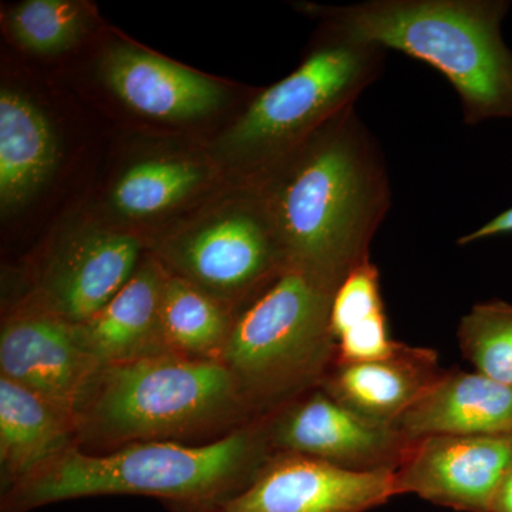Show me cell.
Masks as SVG:
<instances>
[{"label":"cell","instance_id":"obj_20","mask_svg":"<svg viewBox=\"0 0 512 512\" xmlns=\"http://www.w3.org/2000/svg\"><path fill=\"white\" fill-rule=\"evenodd\" d=\"M202 178L200 168L188 161H144L121 175L111 201L126 217H148L183 200Z\"/></svg>","mask_w":512,"mask_h":512},{"label":"cell","instance_id":"obj_9","mask_svg":"<svg viewBox=\"0 0 512 512\" xmlns=\"http://www.w3.org/2000/svg\"><path fill=\"white\" fill-rule=\"evenodd\" d=\"M511 466L512 437H424L393 471L394 488L457 512H491Z\"/></svg>","mask_w":512,"mask_h":512},{"label":"cell","instance_id":"obj_16","mask_svg":"<svg viewBox=\"0 0 512 512\" xmlns=\"http://www.w3.org/2000/svg\"><path fill=\"white\" fill-rule=\"evenodd\" d=\"M167 276L157 262L138 266L103 309L82 325H74L84 349L100 369L168 353L160 320Z\"/></svg>","mask_w":512,"mask_h":512},{"label":"cell","instance_id":"obj_3","mask_svg":"<svg viewBox=\"0 0 512 512\" xmlns=\"http://www.w3.org/2000/svg\"><path fill=\"white\" fill-rule=\"evenodd\" d=\"M507 0H367L312 6L326 32L394 49L439 70L460 96L463 120L512 119V52L501 36Z\"/></svg>","mask_w":512,"mask_h":512},{"label":"cell","instance_id":"obj_24","mask_svg":"<svg viewBox=\"0 0 512 512\" xmlns=\"http://www.w3.org/2000/svg\"><path fill=\"white\" fill-rule=\"evenodd\" d=\"M338 352L335 362L362 363L392 355L399 342L390 339L386 313L357 323L336 339Z\"/></svg>","mask_w":512,"mask_h":512},{"label":"cell","instance_id":"obj_8","mask_svg":"<svg viewBox=\"0 0 512 512\" xmlns=\"http://www.w3.org/2000/svg\"><path fill=\"white\" fill-rule=\"evenodd\" d=\"M275 454L315 458L352 471H394L412 441L366 419L316 387L265 414Z\"/></svg>","mask_w":512,"mask_h":512},{"label":"cell","instance_id":"obj_17","mask_svg":"<svg viewBox=\"0 0 512 512\" xmlns=\"http://www.w3.org/2000/svg\"><path fill=\"white\" fill-rule=\"evenodd\" d=\"M77 446L74 420L26 387L0 376L2 491Z\"/></svg>","mask_w":512,"mask_h":512},{"label":"cell","instance_id":"obj_14","mask_svg":"<svg viewBox=\"0 0 512 512\" xmlns=\"http://www.w3.org/2000/svg\"><path fill=\"white\" fill-rule=\"evenodd\" d=\"M392 427L410 441L431 436L512 437V387L481 373L444 370Z\"/></svg>","mask_w":512,"mask_h":512},{"label":"cell","instance_id":"obj_19","mask_svg":"<svg viewBox=\"0 0 512 512\" xmlns=\"http://www.w3.org/2000/svg\"><path fill=\"white\" fill-rule=\"evenodd\" d=\"M160 320L168 353L215 362H221L235 323L217 298L180 275L167 276Z\"/></svg>","mask_w":512,"mask_h":512},{"label":"cell","instance_id":"obj_15","mask_svg":"<svg viewBox=\"0 0 512 512\" xmlns=\"http://www.w3.org/2000/svg\"><path fill=\"white\" fill-rule=\"evenodd\" d=\"M443 372L433 349L399 342L383 359L333 363L319 387L360 416L392 426Z\"/></svg>","mask_w":512,"mask_h":512},{"label":"cell","instance_id":"obj_6","mask_svg":"<svg viewBox=\"0 0 512 512\" xmlns=\"http://www.w3.org/2000/svg\"><path fill=\"white\" fill-rule=\"evenodd\" d=\"M386 50L326 32L301 66L252 100L225 146L268 174L349 107L383 69Z\"/></svg>","mask_w":512,"mask_h":512},{"label":"cell","instance_id":"obj_5","mask_svg":"<svg viewBox=\"0 0 512 512\" xmlns=\"http://www.w3.org/2000/svg\"><path fill=\"white\" fill-rule=\"evenodd\" d=\"M335 293L286 268L235 319L221 362L256 417L316 389L336 360L330 309Z\"/></svg>","mask_w":512,"mask_h":512},{"label":"cell","instance_id":"obj_25","mask_svg":"<svg viewBox=\"0 0 512 512\" xmlns=\"http://www.w3.org/2000/svg\"><path fill=\"white\" fill-rule=\"evenodd\" d=\"M501 235H512V208L501 212L493 220L485 222L483 227L476 229V231L463 235L458 239L457 244L460 247H467V245L474 244V242L501 237Z\"/></svg>","mask_w":512,"mask_h":512},{"label":"cell","instance_id":"obj_18","mask_svg":"<svg viewBox=\"0 0 512 512\" xmlns=\"http://www.w3.org/2000/svg\"><path fill=\"white\" fill-rule=\"evenodd\" d=\"M57 143L49 121L23 94L0 93V202L19 207L43 184L57 164Z\"/></svg>","mask_w":512,"mask_h":512},{"label":"cell","instance_id":"obj_7","mask_svg":"<svg viewBox=\"0 0 512 512\" xmlns=\"http://www.w3.org/2000/svg\"><path fill=\"white\" fill-rule=\"evenodd\" d=\"M397 497L393 471H352L315 458L278 453L247 487L170 512H369Z\"/></svg>","mask_w":512,"mask_h":512},{"label":"cell","instance_id":"obj_11","mask_svg":"<svg viewBox=\"0 0 512 512\" xmlns=\"http://www.w3.org/2000/svg\"><path fill=\"white\" fill-rule=\"evenodd\" d=\"M183 278L210 295L265 291L286 269L284 252L259 205L204 225L175 249Z\"/></svg>","mask_w":512,"mask_h":512},{"label":"cell","instance_id":"obj_22","mask_svg":"<svg viewBox=\"0 0 512 512\" xmlns=\"http://www.w3.org/2000/svg\"><path fill=\"white\" fill-rule=\"evenodd\" d=\"M9 26L19 45L29 52L55 55L82 35L84 13L69 0H28L12 10Z\"/></svg>","mask_w":512,"mask_h":512},{"label":"cell","instance_id":"obj_12","mask_svg":"<svg viewBox=\"0 0 512 512\" xmlns=\"http://www.w3.org/2000/svg\"><path fill=\"white\" fill-rule=\"evenodd\" d=\"M140 249V241L123 232L87 235L47 269L40 305L72 325H82L136 274Z\"/></svg>","mask_w":512,"mask_h":512},{"label":"cell","instance_id":"obj_4","mask_svg":"<svg viewBox=\"0 0 512 512\" xmlns=\"http://www.w3.org/2000/svg\"><path fill=\"white\" fill-rule=\"evenodd\" d=\"M258 419L222 362L163 353L101 367L74 413L76 444L123 447Z\"/></svg>","mask_w":512,"mask_h":512},{"label":"cell","instance_id":"obj_26","mask_svg":"<svg viewBox=\"0 0 512 512\" xmlns=\"http://www.w3.org/2000/svg\"><path fill=\"white\" fill-rule=\"evenodd\" d=\"M491 512H512V466L494 495Z\"/></svg>","mask_w":512,"mask_h":512},{"label":"cell","instance_id":"obj_13","mask_svg":"<svg viewBox=\"0 0 512 512\" xmlns=\"http://www.w3.org/2000/svg\"><path fill=\"white\" fill-rule=\"evenodd\" d=\"M103 76L119 100L151 119H197L217 109L225 96L204 74L130 45L107 53Z\"/></svg>","mask_w":512,"mask_h":512},{"label":"cell","instance_id":"obj_2","mask_svg":"<svg viewBox=\"0 0 512 512\" xmlns=\"http://www.w3.org/2000/svg\"><path fill=\"white\" fill-rule=\"evenodd\" d=\"M274 454L266 416L201 446L143 441L109 454L73 446L2 491L0 512H30L101 495H143L165 507L212 503L247 487Z\"/></svg>","mask_w":512,"mask_h":512},{"label":"cell","instance_id":"obj_1","mask_svg":"<svg viewBox=\"0 0 512 512\" xmlns=\"http://www.w3.org/2000/svg\"><path fill=\"white\" fill-rule=\"evenodd\" d=\"M390 200L382 151L352 106L268 174L258 205L286 268L336 293L369 261Z\"/></svg>","mask_w":512,"mask_h":512},{"label":"cell","instance_id":"obj_23","mask_svg":"<svg viewBox=\"0 0 512 512\" xmlns=\"http://www.w3.org/2000/svg\"><path fill=\"white\" fill-rule=\"evenodd\" d=\"M384 312L380 274L372 259L350 272L333 296L330 328L338 339L343 332Z\"/></svg>","mask_w":512,"mask_h":512},{"label":"cell","instance_id":"obj_21","mask_svg":"<svg viewBox=\"0 0 512 512\" xmlns=\"http://www.w3.org/2000/svg\"><path fill=\"white\" fill-rule=\"evenodd\" d=\"M460 350L477 373L512 387V305L476 303L460 320Z\"/></svg>","mask_w":512,"mask_h":512},{"label":"cell","instance_id":"obj_10","mask_svg":"<svg viewBox=\"0 0 512 512\" xmlns=\"http://www.w3.org/2000/svg\"><path fill=\"white\" fill-rule=\"evenodd\" d=\"M100 366L76 326L45 306L6 320L0 333V376L26 387L74 420Z\"/></svg>","mask_w":512,"mask_h":512}]
</instances>
